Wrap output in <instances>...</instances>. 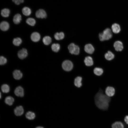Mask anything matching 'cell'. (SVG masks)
I'll return each instance as SVG.
<instances>
[{
  "label": "cell",
  "instance_id": "1",
  "mask_svg": "<svg viewBox=\"0 0 128 128\" xmlns=\"http://www.w3.org/2000/svg\"><path fill=\"white\" fill-rule=\"evenodd\" d=\"M95 100V104L98 108L104 110L108 109L110 98L104 94L101 90L100 89L96 95Z\"/></svg>",
  "mask_w": 128,
  "mask_h": 128
},
{
  "label": "cell",
  "instance_id": "2",
  "mask_svg": "<svg viewBox=\"0 0 128 128\" xmlns=\"http://www.w3.org/2000/svg\"><path fill=\"white\" fill-rule=\"evenodd\" d=\"M112 37V33L111 29L109 28L105 29L102 32L99 34V37L101 41L108 40L110 39Z\"/></svg>",
  "mask_w": 128,
  "mask_h": 128
},
{
  "label": "cell",
  "instance_id": "3",
  "mask_svg": "<svg viewBox=\"0 0 128 128\" xmlns=\"http://www.w3.org/2000/svg\"><path fill=\"white\" fill-rule=\"evenodd\" d=\"M68 48L69 52L72 54L77 55L79 53V47L74 43H72L70 44L69 45Z\"/></svg>",
  "mask_w": 128,
  "mask_h": 128
},
{
  "label": "cell",
  "instance_id": "4",
  "mask_svg": "<svg viewBox=\"0 0 128 128\" xmlns=\"http://www.w3.org/2000/svg\"><path fill=\"white\" fill-rule=\"evenodd\" d=\"M62 67L64 70L66 71H69L73 68V64L72 62L69 60H66L62 63Z\"/></svg>",
  "mask_w": 128,
  "mask_h": 128
},
{
  "label": "cell",
  "instance_id": "5",
  "mask_svg": "<svg viewBox=\"0 0 128 128\" xmlns=\"http://www.w3.org/2000/svg\"><path fill=\"white\" fill-rule=\"evenodd\" d=\"M36 17L38 18H46L47 16L46 11L44 9H40L37 10L35 13Z\"/></svg>",
  "mask_w": 128,
  "mask_h": 128
},
{
  "label": "cell",
  "instance_id": "6",
  "mask_svg": "<svg viewBox=\"0 0 128 128\" xmlns=\"http://www.w3.org/2000/svg\"><path fill=\"white\" fill-rule=\"evenodd\" d=\"M14 93L17 96L23 97L24 96V91L23 88L20 86L17 87L15 89Z\"/></svg>",
  "mask_w": 128,
  "mask_h": 128
},
{
  "label": "cell",
  "instance_id": "7",
  "mask_svg": "<svg viewBox=\"0 0 128 128\" xmlns=\"http://www.w3.org/2000/svg\"><path fill=\"white\" fill-rule=\"evenodd\" d=\"M28 55L27 50L23 48L19 50L18 53V57L20 59H23L26 58Z\"/></svg>",
  "mask_w": 128,
  "mask_h": 128
},
{
  "label": "cell",
  "instance_id": "8",
  "mask_svg": "<svg viewBox=\"0 0 128 128\" xmlns=\"http://www.w3.org/2000/svg\"><path fill=\"white\" fill-rule=\"evenodd\" d=\"M115 90L113 87L108 86L106 88L105 93L108 96L111 97L114 96L115 93Z\"/></svg>",
  "mask_w": 128,
  "mask_h": 128
},
{
  "label": "cell",
  "instance_id": "9",
  "mask_svg": "<svg viewBox=\"0 0 128 128\" xmlns=\"http://www.w3.org/2000/svg\"><path fill=\"white\" fill-rule=\"evenodd\" d=\"M114 46L115 50L117 51H121L123 49V44L120 41H116L114 44Z\"/></svg>",
  "mask_w": 128,
  "mask_h": 128
},
{
  "label": "cell",
  "instance_id": "10",
  "mask_svg": "<svg viewBox=\"0 0 128 128\" xmlns=\"http://www.w3.org/2000/svg\"><path fill=\"white\" fill-rule=\"evenodd\" d=\"M24 110L22 106L16 107L14 110V113L15 115L17 116H20L23 113Z\"/></svg>",
  "mask_w": 128,
  "mask_h": 128
},
{
  "label": "cell",
  "instance_id": "11",
  "mask_svg": "<svg viewBox=\"0 0 128 128\" xmlns=\"http://www.w3.org/2000/svg\"><path fill=\"white\" fill-rule=\"evenodd\" d=\"M84 50L87 53L91 54L94 51V48L91 44H88L86 45L84 47Z\"/></svg>",
  "mask_w": 128,
  "mask_h": 128
},
{
  "label": "cell",
  "instance_id": "12",
  "mask_svg": "<svg viewBox=\"0 0 128 128\" xmlns=\"http://www.w3.org/2000/svg\"><path fill=\"white\" fill-rule=\"evenodd\" d=\"M41 37L40 34L37 32H34L32 33L31 38L33 42L38 41L40 39Z\"/></svg>",
  "mask_w": 128,
  "mask_h": 128
},
{
  "label": "cell",
  "instance_id": "13",
  "mask_svg": "<svg viewBox=\"0 0 128 128\" xmlns=\"http://www.w3.org/2000/svg\"><path fill=\"white\" fill-rule=\"evenodd\" d=\"M13 75L14 78L16 80H19L23 77V74L21 71L18 70H14L13 72Z\"/></svg>",
  "mask_w": 128,
  "mask_h": 128
},
{
  "label": "cell",
  "instance_id": "14",
  "mask_svg": "<svg viewBox=\"0 0 128 128\" xmlns=\"http://www.w3.org/2000/svg\"><path fill=\"white\" fill-rule=\"evenodd\" d=\"M9 23L6 21H2L0 23V28L2 31H5L7 30L9 28Z\"/></svg>",
  "mask_w": 128,
  "mask_h": 128
},
{
  "label": "cell",
  "instance_id": "15",
  "mask_svg": "<svg viewBox=\"0 0 128 128\" xmlns=\"http://www.w3.org/2000/svg\"><path fill=\"white\" fill-rule=\"evenodd\" d=\"M111 28L113 32L115 33H119L121 30L119 25L117 23L113 24L111 26Z\"/></svg>",
  "mask_w": 128,
  "mask_h": 128
},
{
  "label": "cell",
  "instance_id": "16",
  "mask_svg": "<svg viewBox=\"0 0 128 128\" xmlns=\"http://www.w3.org/2000/svg\"><path fill=\"white\" fill-rule=\"evenodd\" d=\"M84 62L87 66H91L93 64V62L92 58L91 57L88 56L85 57Z\"/></svg>",
  "mask_w": 128,
  "mask_h": 128
},
{
  "label": "cell",
  "instance_id": "17",
  "mask_svg": "<svg viewBox=\"0 0 128 128\" xmlns=\"http://www.w3.org/2000/svg\"><path fill=\"white\" fill-rule=\"evenodd\" d=\"M22 19L21 15L19 14H17L14 16L13 19V22L16 24L19 23Z\"/></svg>",
  "mask_w": 128,
  "mask_h": 128
},
{
  "label": "cell",
  "instance_id": "18",
  "mask_svg": "<svg viewBox=\"0 0 128 128\" xmlns=\"http://www.w3.org/2000/svg\"><path fill=\"white\" fill-rule=\"evenodd\" d=\"M82 78L78 76L76 77L74 81V84L75 86L78 87H80L82 85Z\"/></svg>",
  "mask_w": 128,
  "mask_h": 128
},
{
  "label": "cell",
  "instance_id": "19",
  "mask_svg": "<svg viewBox=\"0 0 128 128\" xmlns=\"http://www.w3.org/2000/svg\"><path fill=\"white\" fill-rule=\"evenodd\" d=\"M5 101L7 104L9 105H11L13 103L14 99L12 97L9 96L6 97Z\"/></svg>",
  "mask_w": 128,
  "mask_h": 128
},
{
  "label": "cell",
  "instance_id": "20",
  "mask_svg": "<svg viewBox=\"0 0 128 128\" xmlns=\"http://www.w3.org/2000/svg\"><path fill=\"white\" fill-rule=\"evenodd\" d=\"M22 12L23 14L26 16L30 15L31 13V9L27 7H24L23 8Z\"/></svg>",
  "mask_w": 128,
  "mask_h": 128
},
{
  "label": "cell",
  "instance_id": "21",
  "mask_svg": "<svg viewBox=\"0 0 128 128\" xmlns=\"http://www.w3.org/2000/svg\"><path fill=\"white\" fill-rule=\"evenodd\" d=\"M112 128H124V126L122 122L116 121L112 124Z\"/></svg>",
  "mask_w": 128,
  "mask_h": 128
},
{
  "label": "cell",
  "instance_id": "22",
  "mask_svg": "<svg viewBox=\"0 0 128 128\" xmlns=\"http://www.w3.org/2000/svg\"><path fill=\"white\" fill-rule=\"evenodd\" d=\"M10 13V10L8 9L5 8L2 9L1 11V15L3 17H8Z\"/></svg>",
  "mask_w": 128,
  "mask_h": 128
},
{
  "label": "cell",
  "instance_id": "23",
  "mask_svg": "<svg viewBox=\"0 0 128 128\" xmlns=\"http://www.w3.org/2000/svg\"><path fill=\"white\" fill-rule=\"evenodd\" d=\"M25 116L27 119L29 120H33L36 117L35 113L29 111L26 114Z\"/></svg>",
  "mask_w": 128,
  "mask_h": 128
},
{
  "label": "cell",
  "instance_id": "24",
  "mask_svg": "<svg viewBox=\"0 0 128 128\" xmlns=\"http://www.w3.org/2000/svg\"><path fill=\"white\" fill-rule=\"evenodd\" d=\"M105 57L106 59L108 60H110L114 58V55L111 52L108 51L105 54Z\"/></svg>",
  "mask_w": 128,
  "mask_h": 128
},
{
  "label": "cell",
  "instance_id": "25",
  "mask_svg": "<svg viewBox=\"0 0 128 128\" xmlns=\"http://www.w3.org/2000/svg\"><path fill=\"white\" fill-rule=\"evenodd\" d=\"M54 37L57 40H60L63 39L64 37V35L63 32L59 33L56 32L54 35Z\"/></svg>",
  "mask_w": 128,
  "mask_h": 128
},
{
  "label": "cell",
  "instance_id": "26",
  "mask_svg": "<svg viewBox=\"0 0 128 128\" xmlns=\"http://www.w3.org/2000/svg\"><path fill=\"white\" fill-rule=\"evenodd\" d=\"M1 89L3 92L8 93L9 91L10 87L8 85L6 84H4L1 86Z\"/></svg>",
  "mask_w": 128,
  "mask_h": 128
},
{
  "label": "cell",
  "instance_id": "27",
  "mask_svg": "<svg viewBox=\"0 0 128 128\" xmlns=\"http://www.w3.org/2000/svg\"><path fill=\"white\" fill-rule=\"evenodd\" d=\"M43 42L46 45H48L51 42V39L49 36H46L43 38Z\"/></svg>",
  "mask_w": 128,
  "mask_h": 128
},
{
  "label": "cell",
  "instance_id": "28",
  "mask_svg": "<svg viewBox=\"0 0 128 128\" xmlns=\"http://www.w3.org/2000/svg\"><path fill=\"white\" fill-rule=\"evenodd\" d=\"M103 69L100 68L96 67L95 68L94 70V73L98 76L101 75L103 74Z\"/></svg>",
  "mask_w": 128,
  "mask_h": 128
},
{
  "label": "cell",
  "instance_id": "29",
  "mask_svg": "<svg viewBox=\"0 0 128 128\" xmlns=\"http://www.w3.org/2000/svg\"><path fill=\"white\" fill-rule=\"evenodd\" d=\"M26 22L28 24L31 26H34L36 23L35 19L31 18H27L26 21Z\"/></svg>",
  "mask_w": 128,
  "mask_h": 128
},
{
  "label": "cell",
  "instance_id": "30",
  "mask_svg": "<svg viewBox=\"0 0 128 128\" xmlns=\"http://www.w3.org/2000/svg\"><path fill=\"white\" fill-rule=\"evenodd\" d=\"M52 50L55 52L58 51L60 49V46L58 43H54L51 46Z\"/></svg>",
  "mask_w": 128,
  "mask_h": 128
},
{
  "label": "cell",
  "instance_id": "31",
  "mask_svg": "<svg viewBox=\"0 0 128 128\" xmlns=\"http://www.w3.org/2000/svg\"><path fill=\"white\" fill-rule=\"evenodd\" d=\"M22 42L21 38L17 37L14 39L13 43L14 45L16 46H18Z\"/></svg>",
  "mask_w": 128,
  "mask_h": 128
},
{
  "label": "cell",
  "instance_id": "32",
  "mask_svg": "<svg viewBox=\"0 0 128 128\" xmlns=\"http://www.w3.org/2000/svg\"><path fill=\"white\" fill-rule=\"evenodd\" d=\"M7 62L6 59L4 57L1 56L0 57V64L1 65L5 64Z\"/></svg>",
  "mask_w": 128,
  "mask_h": 128
},
{
  "label": "cell",
  "instance_id": "33",
  "mask_svg": "<svg viewBox=\"0 0 128 128\" xmlns=\"http://www.w3.org/2000/svg\"><path fill=\"white\" fill-rule=\"evenodd\" d=\"M15 4L18 5L24 2V0H12Z\"/></svg>",
  "mask_w": 128,
  "mask_h": 128
},
{
  "label": "cell",
  "instance_id": "34",
  "mask_svg": "<svg viewBox=\"0 0 128 128\" xmlns=\"http://www.w3.org/2000/svg\"><path fill=\"white\" fill-rule=\"evenodd\" d=\"M124 120L126 123L128 124V115H126L125 117Z\"/></svg>",
  "mask_w": 128,
  "mask_h": 128
},
{
  "label": "cell",
  "instance_id": "35",
  "mask_svg": "<svg viewBox=\"0 0 128 128\" xmlns=\"http://www.w3.org/2000/svg\"><path fill=\"white\" fill-rule=\"evenodd\" d=\"M36 128H44L42 127L38 126L36 127Z\"/></svg>",
  "mask_w": 128,
  "mask_h": 128
}]
</instances>
